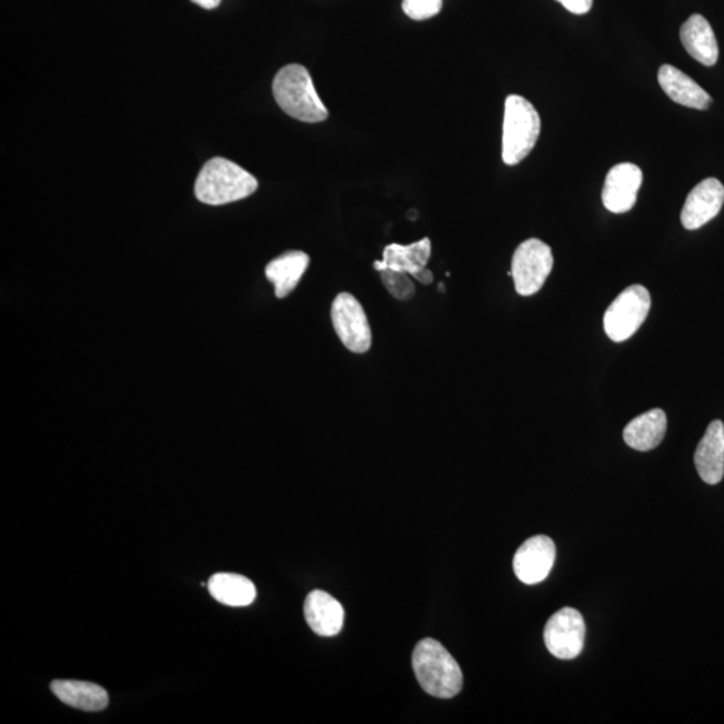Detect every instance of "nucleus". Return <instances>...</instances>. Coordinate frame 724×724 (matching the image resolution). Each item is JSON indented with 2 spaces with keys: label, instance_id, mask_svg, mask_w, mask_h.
Listing matches in <instances>:
<instances>
[{
  "label": "nucleus",
  "instance_id": "obj_11",
  "mask_svg": "<svg viewBox=\"0 0 724 724\" xmlns=\"http://www.w3.org/2000/svg\"><path fill=\"white\" fill-rule=\"evenodd\" d=\"M724 203V185L708 178L690 192L682 210V224L690 231L703 228L721 212Z\"/></svg>",
  "mask_w": 724,
  "mask_h": 724
},
{
  "label": "nucleus",
  "instance_id": "obj_15",
  "mask_svg": "<svg viewBox=\"0 0 724 724\" xmlns=\"http://www.w3.org/2000/svg\"><path fill=\"white\" fill-rule=\"evenodd\" d=\"M681 40L688 54L704 67H714L720 58L715 32L707 19L694 14L682 26Z\"/></svg>",
  "mask_w": 724,
  "mask_h": 724
},
{
  "label": "nucleus",
  "instance_id": "obj_9",
  "mask_svg": "<svg viewBox=\"0 0 724 724\" xmlns=\"http://www.w3.org/2000/svg\"><path fill=\"white\" fill-rule=\"evenodd\" d=\"M555 562V545L546 535L529 539L516 551L513 566L516 577L526 585H535L547 579Z\"/></svg>",
  "mask_w": 724,
  "mask_h": 724
},
{
  "label": "nucleus",
  "instance_id": "obj_16",
  "mask_svg": "<svg viewBox=\"0 0 724 724\" xmlns=\"http://www.w3.org/2000/svg\"><path fill=\"white\" fill-rule=\"evenodd\" d=\"M310 258L303 251H288L271 261L264 273L274 284L276 299L283 300L299 286L303 274L309 269Z\"/></svg>",
  "mask_w": 724,
  "mask_h": 724
},
{
  "label": "nucleus",
  "instance_id": "obj_21",
  "mask_svg": "<svg viewBox=\"0 0 724 724\" xmlns=\"http://www.w3.org/2000/svg\"><path fill=\"white\" fill-rule=\"evenodd\" d=\"M380 276L393 299L398 301H410L415 296V283L412 282L410 274L386 269L380 271Z\"/></svg>",
  "mask_w": 724,
  "mask_h": 724
},
{
  "label": "nucleus",
  "instance_id": "obj_12",
  "mask_svg": "<svg viewBox=\"0 0 724 724\" xmlns=\"http://www.w3.org/2000/svg\"><path fill=\"white\" fill-rule=\"evenodd\" d=\"M303 612L310 629L320 636L339 635L344 625V606L332 594L323 591H313L309 594Z\"/></svg>",
  "mask_w": 724,
  "mask_h": 724
},
{
  "label": "nucleus",
  "instance_id": "obj_10",
  "mask_svg": "<svg viewBox=\"0 0 724 724\" xmlns=\"http://www.w3.org/2000/svg\"><path fill=\"white\" fill-rule=\"evenodd\" d=\"M643 184V172L632 163L614 165L606 174L603 203L607 211L625 213L635 207L640 187Z\"/></svg>",
  "mask_w": 724,
  "mask_h": 724
},
{
  "label": "nucleus",
  "instance_id": "obj_7",
  "mask_svg": "<svg viewBox=\"0 0 724 724\" xmlns=\"http://www.w3.org/2000/svg\"><path fill=\"white\" fill-rule=\"evenodd\" d=\"M331 315L334 331L348 351L355 354L370 352L372 329L358 299L351 293L339 294L333 301Z\"/></svg>",
  "mask_w": 724,
  "mask_h": 724
},
{
  "label": "nucleus",
  "instance_id": "obj_14",
  "mask_svg": "<svg viewBox=\"0 0 724 724\" xmlns=\"http://www.w3.org/2000/svg\"><path fill=\"white\" fill-rule=\"evenodd\" d=\"M658 83L665 94L678 105L700 109L706 111L713 102L710 94L697 86V83L684 74L682 70L671 67V64H663L657 73Z\"/></svg>",
  "mask_w": 724,
  "mask_h": 724
},
{
  "label": "nucleus",
  "instance_id": "obj_17",
  "mask_svg": "<svg viewBox=\"0 0 724 724\" xmlns=\"http://www.w3.org/2000/svg\"><path fill=\"white\" fill-rule=\"evenodd\" d=\"M431 250L432 245L429 238L409 245L388 244L383 252V261L374 262L373 268L378 271L386 269L400 271V273L412 276L426 267L431 258Z\"/></svg>",
  "mask_w": 724,
  "mask_h": 724
},
{
  "label": "nucleus",
  "instance_id": "obj_20",
  "mask_svg": "<svg viewBox=\"0 0 724 724\" xmlns=\"http://www.w3.org/2000/svg\"><path fill=\"white\" fill-rule=\"evenodd\" d=\"M210 594L229 606H248L257 597L255 585L248 577L234 573H218L207 583Z\"/></svg>",
  "mask_w": 724,
  "mask_h": 724
},
{
  "label": "nucleus",
  "instance_id": "obj_25",
  "mask_svg": "<svg viewBox=\"0 0 724 724\" xmlns=\"http://www.w3.org/2000/svg\"><path fill=\"white\" fill-rule=\"evenodd\" d=\"M192 2L205 10H213L217 9L219 4H221L222 0H192Z\"/></svg>",
  "mask_w": 724,
  "mask_h": 724
},
{
  "label": "nucleus",
  "instance_id": "obj_4",
  "mask_svg": "<svg viewBox=\"0 0 724 724\" xmlns=\"http://www.w3.org/2000/svg\"><path fill=\"white\" fill-rule=\"evenodd\" d=\"M541 133L539 112L525 97L509 95L504 103L502 159L506 165L520 164L534 150Z\"/></svg>",
  "mask_w": 724,
  "mask_h": 724
},
{
  "label": "nucleus",
  "instance_id": "obj_3",
  "mask_svg": "<svg viewBox=\"0 0 724 724\" xmlns=\"http://www.w3.org/2000/svg\"><path fill=\"white\" fill-rule=\"evenodd\" d=\"M257 190L258 180L250 172L223 158L207 161L195 183L199 202L210 205L234 203Z\"/></svg>",
  "mask_w": 724,
  "mask_h": 724
},
{
  "label": "nucleus",
  "instance_id": "obj_23",
  "mask_svg": "<svg viewBox=\"0 0 724 724\" xmlns=\"http://www.w3.org/2000/svg\"><path fill=\"white\" fill-rule=\"evenodd\" d=\"M567 11L575 16H584L592 10L593 0H557Z\"/></svg>",
  "mask_w": 724,
  "mask_h": 724
},
{
  "label": "nucleus",
  "instance_id": "obj_5",
  "mask_svg": "<svg viewBox=\"0 0 724 724\" xmlns=\"http://www.w3.org/2000/svg\"><path fill=\"white\" fill-rule=\"evenodd\" d=\"M651 305V294L642 284L626 288L606 309L604 329L607 338L614 342L631 339L645 322Z\"/></svg>",
  "mask_w": 724,
  "mask_h": 724
},
{
  "label": "nucleus",
  "instance_id": "obj_6",
  "mask_svg": "<svg viewBox=\"0 0 724 724\" xmlns=\"http://www.w3.org/2000/svg\"><path fill=\"white\" fill-rule=\"evenodd\" d=\"M554 264L551 245L540 239H527L515 250L512 261V276L516 293L530 296L539 293Z\"/></svg>",
  "mask_w": 724,
  "mask_h": 724
},
{
  "label": "nucleus",
  "instance_id": "obj_13",
  "mask_svg": "<svg viewBox=\"0 0 724 724\" xmlns=\"http://www.w3.org/2000/svg\"><path fill=\"white\" fill-rule=\"evenodd\" d=\"M695 467L702 481L721 483L724 476V424L714 420L695 451Z\"/></svg>",
  "mask_w": 724,
  "mask_h": 724
},
{
  "label": "nucleus",
  "instance_id": "obj_8",
  "mask_svg": "<svg viewBox=\"0 0 724 724\" xmlns=\"http://www.w3.org/2000/svg\"><path fill=\"white\" fill-rule=\"evenodd\" d=\"M585 632V622L581 613L573 607H562L549 619L543 640L553 656L561 661H572L583 652Z\"/></svg>",
  "mask_w": 724,
  "mask_h": 724
},
{
  "label": "nucleus",
  "instance_id": "obj_1",
  "mask_svg": "<svg viewBox=\"0 0 724 724\" xmlns=\"http://www.w3.org/2000/svg\"><path fill=\"white\" fill-rule=\"evenodd\" d=\"M412 667L426 694L450 700L463 688L461 665L436 640L424 638L418 643L412 655Z\"/></svg>",
  "mask_w": 724,
  "mask_h": 724
},
{
  "label": "nucleus",
  "instance_id": "obj_2",
  "mask_svg": "<svg viewBox=\"0 0 724 724\" xmlns=\"http://www.w3.org/2000/svg\"><path fill=\"white\" fill-rule=\"evenodd\" d=\"M274 99L282 111L295 120L315 124L329 118V111L314 88L312 76L302 64H288L273 81Z\"/></svg>",
  "mask_w": 724,
  "mask_h": 724
},
{
  "label": "nucleus",
  "instance_id": "obj_22",
  "mask_svg": "<svg viewBox=\"0 0 724 724\" xmlns=\"http://www.w3.org/2000/svg\"><path fill=\"white\" fill-rule=\"evenodd\" d=\"M443 0H403V11L413 21H425L442 11Z\"/></svg>",
  "mask_w": 724,
  "mask_h": 724
},
{
  "label": "nucleus",
  "instance_id": "obj_24",
  "mask_svg": "<svg viewBox=\"0 0 724 724\" xmlns=\"http://www.w3.org/2000/svg\"><path fill=\"white\" fill-rule=\"evenodd\" d=\"M412 276L415 278L418 282L423 284H431L433 282L432 271L426 268L418 271V273L413 274Z\"/></svg>",
  "mask_w": 724,
  "mask_h": 724
},
{
  "label": "nucleus",
  "instance_id": "obj_18",
  "mask_svg": "<svg viewBox=\"0 0 724 724\" xmlns=\"http://www.w3.org/2000/svg\"><path fill=\"white\" fill-rule=\"evenodd\" d=\"M667 432V416L661 409L643 413L625 426L624 441L636 451H651L663 442Z\"/></svg>",
  "mask_w": 724,
  "mask_h": 724
},
{
  "label": "nucleus",
  "instance_id": "obj_26",
  "mask_svg": "<svg viewBox=\"0 0 724 724\" xmlns=\"http://www.w3.org/2000/svg\"><path fill=\"white\" fill-rule=\"evenodd\" d=\"M439 290H441V292H444V284L443 283L439 284Z\"/></svg>",
  "mask_w": 724,
  "mask_h": 724
},
{
  "label": "nucleus",
  "instance_id": "obj_19",
  "mask_svg": "<svg viewBox=\"0 0 724 724\" xmlns=\"http://www.w3.org/2000/svg\"><path fill=\"white\" fill-rule=\"evenodd\" d=\"M50 687L58 700L68 706L89 711V713L105 710L109 704L107 690L94 683L54 681Z\"/></svg>",
  "mask_w": 724,
  "mask_h": 724
}]
</instances>
